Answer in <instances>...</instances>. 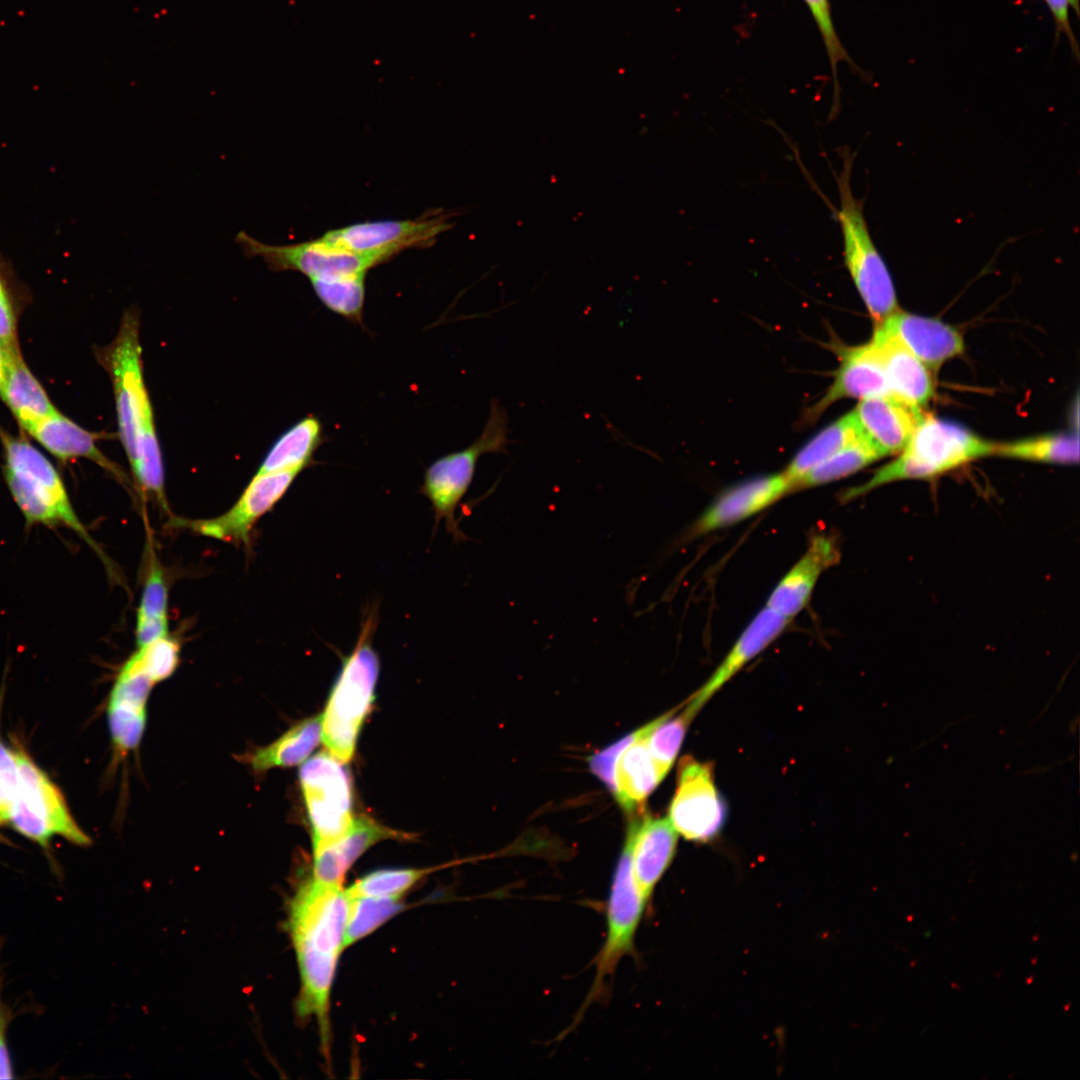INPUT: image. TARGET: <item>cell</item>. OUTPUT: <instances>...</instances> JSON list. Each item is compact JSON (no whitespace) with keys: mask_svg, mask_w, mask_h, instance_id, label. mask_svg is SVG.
Masks as SVG:
<instances>
[{"mask_svg":"<svg viewBox=\"0 0 1080 1080\" xmlns=\"http://www.w3.org/2000/svg\"><path fill=\"white\" fill-rule=\"evenodd\" d=\"M348 908L342 884L313 876L292 897L288 931L304 989L319 993L331 988L339 955L345 948Z\"/></svg>","mask_w":1080,"mask_h":1080,"instance_id":"6da1fadb","label":"cell"},{"mask_svg":"<svg viewBox=\"0 0 1080 1080\" xmlns=\"http://www.w3.org/2000/svg\"><path fill=\"white\" fill-rule=\"evenodd\" d=\"M0 435L5 481L26 524L68 528L96 552L113 574L110 560L81 522L51 462L24 438L3 432Z\"/></svg>","mask_w":1080,"mask_h":1080,"instance_id":"7a4b0ae2","label":"cell"},{"mask_svg":"<svg viewBox=\"0 0 1080 1080\" xmlns=\"http://www.w3.org/2000/svg\"><path fill=\"white\" fill-rule=\"evenodd\" d=\"M994 450L995 443L963 426L923 413L899 456L878 468L865 483L847 489L842 498L850 501L896 481L932 478L994 455Z\"/></svg>","mask_w":1080,"mask_h":1080,"instance_id":"3957f363","label":"cell"},{"mask_svg":"<svg viewBox=\"0 0 1080 1080\" xmlns=\"http://www.w3.org/2000/svg\"><path fill=\"white\" fill-rule=\"evenodd\" d=\"M376 609H367L353 650L343 657L340 672L321 714V738L340 761L351 760L360 729L375 700L380 671L379 656L372 645L378 624Z\"/></svg>","mask_w":1080,"mask_h":1080,"instance_id":"277c9868","label":"cell"},{"mask_svg":"<svg viewBox=\"0 0 1080 1080\" xmlns=\"http://www.w3.org/2000/svg\"><path fill=\"white\" fill-rule=\"evenodd\" d=\"M851 159L837 176L839 209L837 218L843 239L846 268L875 325L881 324L898 307L897 294L890 271L870 234L863 203L854 197L851 188Z\"/></svg>","mask_w":1080,"mask_h":1080,"instance_id":"5b68a950","label":"cell"},{"mask_svg":"<svg viewBox=\"0 0 1080 1080\" xmlns=\"http://www.w3.org/2000/svg\"><path fill=\"white\" fill-rule=\"evenodd\" d=\"M139 313L128 309L123 314L114 340L99 353L110 375L118 422V433L128 461L148 425L154 423L153 406L146 389Z\"/></svg>","mask_w":1080,"mask_h":1080,"instance_id":"8992f818","label":"cell"},{"mask_svg":"<svg viewBox=\"0 0 1080 1080\" xmlns=\"http://www.w3.org/2000/svg\"><path fill=\"white\" fill-rule=\"evenodd\" d=\"M508 417L497 400L480 436L468 447L446 454L425 470L419 492L431 503L435 527L441 521L456 541L464 540L455 517L456 508L467 493L479 458L487 453H503L509 443Z\"/></svg>","mask_w":1080,"mask_h":1080,"instance_id":"52a82bcc","label":"cell"},{"mask_svg":"<svg viewBox=\"0 0 1080 1080\" xmlns=\"http://www.w3.org/2000/svg\"><path fill=\"white\" fill-rule=\"evenodd\" d=\"M647 905L632 875L630 842L626 837L606 903V937L593 960L595 977L568 1031L580 1022L590 1005L606 994V978L614 975L621 959L636 955L635 937Z\"/></svg>","mask_w":1080,"mask_h":1080,"instance_id":"ba28073f","label":"cell"},{"mask_svg":"<svg viewBox=\"0 0 1080 1080\" xmlns=\"http://www.w3.org/2000/svg\"><path fill=\"white\" fill-rule=\"evenodd\" d=\"M18 785L6 821L21 835L47 847L54 835L87 846L90 837L70 814L63 795L25 753L17 752Z\"/></svg>","mask_w":1080,"mask_h":1080,"instance_id":"9c48e42d","label":"cell"},{"mask_svg":"<svg viewBox=\"0 0 1080 1080\" xmlns=\"http://www.w3.org/2000/svg\"><path fill=\"white\" fill-rule=\"evenodd\" d=\"M344 764L329 751H323L300 768L313 853L342 837L352 824V785Z\"/></svg>","mask_w":1080,"mask_h":1080,"instance_id":"30bf717a","label":"cell"},{"mask_svg":"<svg viewBox=\"0 0 1080 1080\" xmlns=\"http://www.w3.org/2000/svg\"><path fill=\"white\" fill-rule=\"evenodd\" d=\"M452 215L429 211L415 219L379 220L351 224L329 230L321 237L342 249L361 256L375 267L411 248H425L449 230Z\"/></svg>","mask_w":1080,"mask_h":1080,"instance_id":"8fae6325","label":"cell"},{"mask_svg":"<svg viewBox=\"0 0 1080 1080\" xmlns=\"http://www.w3.org/2000/svg\"><path fill=\"white\" fill-rule=\"evenodd\" d=\"M669 821L678 834L695 842H708L721 830L726 806L719 794L710 762L684 756L669 807Z\"/></svg>","mask_w":1080,"mask_h":1080,"instance_id":"7c38bea8","label":"cell"},{"mask_svg":"<svg viewBox=\"0 0 1080 1080\" xmlns=\"http://www.w3.org/2000/svg\"><path fill=\"white\" fill-rule=\"evenodd\" d=\"M245 256L261 258L274 272L295 271L309 280L339 275L368 273L371 262L339 248L322 237L284 245L263 243L245 231L235 237Z\"/></svg>","mask_w":1080,"mask_h":1080,"instance_id":"4fadbf2b","label":"cell"},{"mask_svg":"<svg viewBox=\"0 0 1080 1080\" xmlns=\"http://www.w3.org/2000/svg\"><path fill=\"white\" fill-rule=\"evenodd\" d=\"M301 471L256 472L235 504L225 513L205 520L172 521L175 526L185 525L203 536L247 544L256 522L285 495Z\"/></svg>","mask_w":1080,"mask_h":1080,"instance_id":"5bb4252c","label":"cell"},{"mask_svg":"<svg viewBox=\"0 0 1080 1080\" xmlns=\"http://www.w3.org/2000/svg\"><path fill=\"white\" fill-rule=\"evenodd\" d=\"M831 346L839 364L830 386L807 411L805 418L808 421L816 420L839 400L892 396L882 361L871 339L860 345L833 342Z\"/></svg>","mask_w":1080,"mask_h":1080,"instance_id":"9a60e30c","label":"cell"},{"mask_svg":"<svg viewBox=\"0 0 1080 1080\" xmlns=\"http://www.w3.org/2000/svg\"><path fill=\"white\" fill-rule=\"evenodd\" d=\"M793 491L791 481L783 472L738 483L713 500L690 527L688 536L698 537L737 524Z\"/></svg>","mask_w":1080,"mask_h":1080,"instance_id":"2e32d148","label":"cell"},{"mask_svg":"<svg viewBox=\"0 0 1080 1080\" xmlns=\"http://www.w3.org/2000/svg\"><path fill=\"white\" fill-rule=\"evenodd\" d=\"M155 682L131 655L112 686L107 707L112 744L120 754L136 749L146 726V706Z\"/></svg>","mask_w":1080,"mask_h":1080,"instance_id":"e0dca14e","label":"cell"},{"mask_svg":"<svg viewBox=\"0 0 1080 1080\" xmlns=\"http://www.w3.org/2000/svg\"><path fill=\"white\" fill-rule=\"evenodd\" d=\"M626 837L630 842L634 881L649 904L656 885L673 860L678 833L668 818L646 815L631 821Z\"/></svg>","mask_w":1080,"mask_h":1080,"instance_id":"ac0fdd59","label":"cell"},{"mask_svg":"<svg viewBox=\"0 0 1080 1080\" xmlns=\"http://www.w3.org/2000/svg\"><path fill=\"white\" fill-rule=\"evenodd\" d=\"M839 560L840 550L835 539L826 534H815L803 555L774 587L766 606L791 620L809 603L822 573Z\"/></svg>","mask_w":1080,"mask_h":1080,"instance_id":"d6986e66","label":"cell"},{"mask_svg":"<svg viewBox=\"0 0 1080 1080\" xmlns=\"http://www.w3.org/2000/svg\"><path fill=\"white\" fill-rule=\"evenodd\" d=\"M878 325L931 371L964 351L961 333L936 318L898 309Z\"/></svg>","mask_w":1080,"mask_h":1080,"instance_id":"ffe728a7","label":"cell"},{"mask_svg":"<svg viewBox=\"0 0 1080 1080\" xmlns=\"http://www.w3.org/2000/svg\"><path fill=\"white\" fill-rule=\"evenodd\" d=\"M790 620L765 606L748 623L708 680L686 701L696 713L786 629Z\"/></svg>","mask_w":1080,"mask_h":1080,"instance_id":"44dd1931","label":"cell"},{"mask_svg":"<svg viewBox=\"0 0 1080 1080\" xmlns=\"http://www.w3.org/2000/svg\"><path fill=\"white\" fill-rule=\"evenodd\" d=\"M871 341L882 361L892 396L922 410L935 395L931 370L879 325H875Z\"/></svg>","mask_w":1080,"mask_h":1080,"instance_id":"7402d4cb","label":"cell"},{"mask_svg":"<svg viewBox=\"0 0 1080 1080\" xmlns=\"http://www.w3.org/2000/svg\"><path fill=\"white\" fill-rule=\"evenodd\" d=\"M852 411L865 438L883 457L903 450L923 415L893 396L859 400Z\"/></svg>","mask_w":1080,"mask_h":1080,"instance_id":"603a6c76","label":"cell"},{"mask_svg":"<svg viewBox=\"0 0 1080 1080\" xmlns=\"http://www.w3.org/2000/svg\"><path fill=\"white\" fill-rule=\"evenodd\" d=\"M658 721L659 717L637 729L635 738L616 760L613 793L626 812H640L648 796L663 780L648 746V736Z\"/></svg>","mask_w":1080,"mask_h":1080,"instance_id":"cb8c5ba5","label":"cell"},{"mask_svg":"<svg viewBox=\"0 0 1080 1080\" xmlns=\"http://www.w3.org/2000/svg\"><path fill=\"white\" fill-rule=\"evenodd\" d=\"M409 834L382 825L368 816L353 818L347 832L313 853L312 876L328 883H341L351 865L371 846L387 839L407 840Z\"/></svg>","mask_w":1080,"mask_h":1080,"instance_id":"d4e9b609","label":"cell"},{"mask_svg":"<svg viewBox=\"0 0 1080 1080\" xmlns=\"http://www.w3.org/2000/svg\"><path fill=\"white\" fill-rule=\"evenodd\" d=\"M30 435L51 454L63 461L86 458L108 471L120 482L130 483L125 472L98 449L96 441L100 435L80 427L59 412L38 423Z\"/></svg>","mask_w":1080,"mask_h":1080,"instance_id":"484cf974","label":"cell"},{"mask_svg":"<svg viewBox=\"0 0 1080 1080\" xmlns=\"http://www.w3.org/2000/svg\"><path fill=\"white\" fill-rule=\"evenodd\" d=\"M1 399L27 433L47 417L57 413L46 391L27 367L19 347L8 352V365Z\"/></svg>","mask_w":1080,"mask_h":1080,"instance_id":"4316f807","label":"cell"},{"mask_svg":"<svg viewBox=\"0 0 1080 1080\" xmlns=\"http://www.w3.org/2000/svg\"><path fill=\"white\" fill-rule=\"evenodd\" d=\"M320 419L310 414L286 430L271 446L257 473L304 470L315 464L314 455L326 441Z\"/></svg>","mask_w":1080,"mask_h":1080,"instance_id":"83f0119b","label":"cell"},{"mask_svg":"<svg viewBox=\"0 0 1080 1080\" xmlns=\"http://www.w3.org/2000/svg\"><path fill=\"white\" fill-rule=\"evenodd\" d=\"M321 734V714L303 719L269 745L251 753L247 763L257 773L295 766L317 747Z\"/></svg>","mask_w":1080,"mask_h":1080,"instance_id":"f1b7e54d","label":"cell"},{"mask_svg":"<svg viewBox=\"0 0 1080 1080\" xmlns=\"http://www.w3.org/2000/svg\"><path fill=\"white\" fill-rule=\"evenodd\" d=\"M863 436L853 411L819 431L796 453L783 471L794 491L796 483L811 469Z\"/></svg>","mask_w":1080,"mask_h":1080,"instance_id":"f546056e","label":"cell"},{"mask_svg":"<svg viewBox=\"0 0 1080 1080\" xmlns=\"http://www.w3.org/2000/svg\"><path fill=\"white\" fill-rule=\"evenodd\" d=\"M994 455L1051 464H1076L1079 460V441L1072 434H1047L995 443Z\"/></svg>","mask_w":1080,"mask_h":1080,"instance_id":"4dcf8cb0","label":"cell"},{"mask_svg":"<svg viewBox=\"0 0 1080 1080\" xmlns=\"http://www.w3.org/2000/svg\"><path fill=\"white\" fill-rule=\"evenodd\" d=\"M367 273L309 280L320 302L348 321L363 324Z\"/></svg>","mask_w":1080,"mask_h":1080,"instance_id":"1f68e13d","label":"cell"},{"mask_svg":"<svg viewBox=\"0 0 1080 1080\" xmlns=\"http://www.w3.org/2000/svg\"><path fill=\"white\" fill-rule=\"evenodd\" d=\"M882 457L863 436L811 469L796 483L795 490L824 485L850 476Z\"/></svg>","mask_w":1080,"mask_h":1080,"instance_id":"d6a6232c","label":"cell"},{"mask_svg":"<svg viewBox=\"0 0 1080 1080\" xmlns=\"http://www.w3.org/2000/svg\"><path fill=\"white\" fill-rule=\"evenodd\" d=\"M679 707V706H678ZM659 717L648 736V746L662 779L671 769L681 747L686 731L696 716L685 703Z\"/></svg>","mask_w":1080,"mask_h":1080,"instance_id":"836d02e7","label":"cell"},{"mask_svg":"<svg viewBox=\"0 0 1080 1080\" xmlns=\"http://www.w3.org/2000/svg\"><path fill=\"white\" fill-rule=\"evenodd\" d=\"M347 896L349 908L345 947L370 934L402 909L401 897H352L348 894Z\"/></svg>","mask_w":1080,"mask_h":1080,"instance_id":"e575fe53","label":"cell"},{"mask_svg":"<svg viewBox=\"0 0 1080 1080\" xmlns=\"http://www.w3.org/2000/svg\"><path fill=\"white\" fill-rule=\"evenodd\" d=\"M433 868H390L361 877L346 889L352 897H402Z\"/></svg>","mask_w":1080,"mask_h":1080,"instance_id":"d590c367","label":"cell"},{"mask_svg":"<svg viewBox=\"0 0 1080 1080\" xmlns=\"http://www.w3.org/2000/svg\"><path fill=\"white\" fill-rule=\"evenodd\" d=\"M132 655L156 684L175 672L179 663L180 645L175 638L167 635L138 648Z\"/></svg>","mask_w":1080,"mask_h":1080,"instance_id":"8d00e7d4","label":"cell"},{"mask_svg":"<svg viewBox=\"0 0 1080 1080\" xmlns=\"http://www.w3.org/2000/svg\"><path fill=\"white\" fill-rule=\"evenodd\" d=\"M167 609L168 586L164 573L156 559L151 558L136 613V622L168 619Z\"/></svg>","mask_w":1080,"mask_h":1080,"instance_id":"74e56055","label":"cell"},{"mask_svg":"<svg viewBox=\"0 0 1080 1080\" xmlns=\"http://www.w3.org/2000/svg\"><path fill=\"white\" fill-rule=\"evenodd\" d=\"M815 20V23L822 36V40L825 45V49L831 64L835 89H837V65L841 61H846L851 64L849 55L845 51L840 39L837 36L831 11L829 0H804Z\"/></svg>","mask_w":1080,"mask_h":1080,"instance_id":"f35d334b","label":"cell"},{"mask_svg":"<svg viewBox=\"0 0 1080 1080\" xmlns=\"http://www.w3.org/2000/svg\"><path fill=\"white\" fill-rule=\"evenodd\" d=\"M636 731L626 735L617 742L594 754L590 759L592 772L598 776L604 784L614 791V768L616 760L622 750L635 738Z\"/></svg>","mask_w":1080,"mask_h":1080,"instance_id":"ab89813d","label":"cell"},{"mask_svg":"<svg viewBox=\"0 0 1080 1080\" xmlns=\"http://www.w3.org/2000/svg\"><path fill=\"white\" fill-rule=\"evenodd\" d=\"M1055 23L1057 33L1066 36L1073 56L1079 58V46L1069 20L1070 0H1044Z\"/></svg>","mask_w":1080,"mask_h":1080,"instance_id":"60d3db41","label":"cell"},{"mask_svg":"<svg viewBox=\"0 0 1080 1080\" xmlns=\"http://www.w3.org/2000/svg\"><path fill=\"white\" fill-rule=\"evenodd\" d=\"M0 344L10 352L18 348L15 316L6 292L0 281Z\"/></svg>","mask_w":1080,"mask_h":1080,"instance_id":"b9f144b4","label":"cell"},{"mask_svg":"<svg viewBox=\"0 0 1080 1080\" xmlns=\"http://www.w3.org/2000/svg\"><path fill=\"white\" fill-rule=\"evenodd\" d=\"M12 1078V1066L9 1051L0 1025V1079Z\"/></svg>","mask_w":1080,"mask_h":1080,"instance_id":"7bdbcfd3","label":"cell"},{"mask_svg":"<svg viewBox=\"0 0 1080 1080\" xmlns=\"http://www.w3.org/2000/svg\"><path fill=\"white\" fill-rule=\"evenodd\" d=\"M8 365V353L0 344V398L3 393Z\"/></svg>","mask_w":1080,"mask_h":1080,"instance_id":"ee69618b","label":"cell"},{"mask_svg":"<svg viewBox=\"0 0 1080 1080\" xmlns=\"http://www.w3.org/2000/svg\"><path fill=\"white\" fill-rule=\"evenodd\" d=\"M1070 5L1073 8L1075 14L1079 16L1080 13V0H1070Z\"/></svg>","mask_w":1080,"mask_h":1080,"instance_id":"f6af8a7d","label":"cell"},{"mask_svg":"<svg viewBox=\"0 0 1080 1080\" xmlns=\"http://www.w3.org/2000/svg\"><path fill=\"white\" fill-rule=\"evenodd\" d=\"M2 821H4V820H3V818H2L1 816H0V823H1Z\"/></svg>","mask_w":1080,"mask_h":1080,"instance_id":"bcb514c9","label":"cell"}]
</instances>
